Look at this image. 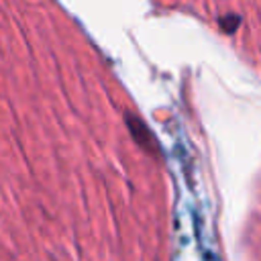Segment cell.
Here are the masks:
<instances>
[{
	"mask_svg": "<svg viewBox=\"0 0 261 261\" xmlns=\"http://www.w3.org/2000/svg\"><path fill=\"white\" fill-rule=\"evenodd\" d=\"M126 124L130 126V130H133L137 143H139L143 149H153L155 143H153V139H151V135H149V128H147L141 120H137V118H133V116L126 114Z\"/></svg>",
	"mask_w": 261,
	"mask_h": 261,
	"instance_id": "cell-1",
	"label": "cell"
},
{
	"mask_svg": "<svg viewBox=\"0 0 261 261\" xmlns=\"http://www.w3.org/2000/svg\"><path fill=\"white\" fill-rule=\"evenodd\" d=\"M239 24H241V18L237 14H226V16L220 18V27H222L224 33H234Z\"/></svg>",
	"mask_w": 261,
	"mask_h": 261,
	"instance_id": "cell-2",
	"label": "cell"
}]
</instances>
